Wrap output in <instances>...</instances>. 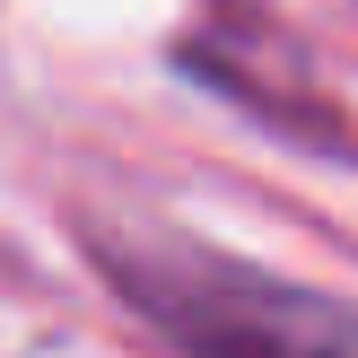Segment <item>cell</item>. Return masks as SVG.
Wrapping results in <instances>:
<instances>
[{
	"instance_id": "obj_1",
	"label": "cell",
	"mask_w": 358,
	"mask_h": 358,
	"mask_svg": "<svg viewBox=\"0 0 358 358\" xmlns=\"http://www.w3.org/2000/svg\"><path fill=\"white\" fill-rule=\"evenodd\" d=\"M114 289L184 358H358V306L210 245H105Z\"/></svg>"
}]
</instances>
